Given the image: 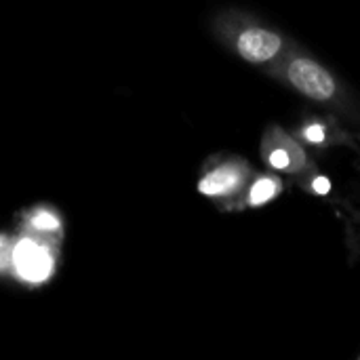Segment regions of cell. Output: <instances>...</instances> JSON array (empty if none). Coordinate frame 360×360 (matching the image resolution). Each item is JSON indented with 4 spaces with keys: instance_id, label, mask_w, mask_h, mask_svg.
<instances>
[{
    "instance_id": "1",
    "label": "cell",
    "mask_w": 360,
    "mask_h": 360,
    "mask_svg": "<svg viewBox=\"0 0 360 360\" xmlns=\"http://www.w3.org/2000/svg\"><path fill=\"white\" fill-rule=\"evenodd\" d=\"M11 270L21 283L40 287L55 274V255L40 240L21 236L11 251Z\"/></svg>"
},
{
    "instance_id": "2",
    "label": "cell",
    "mask_w": 360,
    "mask_h": 360,
    "mask_svg": "<svg viewBox=\"0 0 360 360\" xmlns=\"http://www.w3.org/2000/svg\"><path fill=\"white\" fill-rule=\"evenodd\" d=\"M249 167L243 160H228L213 167L198 181V192L209 198H226L238 194L249 181Z\"/></svg>"
},
{
    "instance_id": "3",
    "label": "cell",
    "mask_w": 360,
    "mask_h": 360,
    "mask_svg": "<svg viewBox=\"0 0 360 360\" xmlns=\"http://www.w3.org/2000/svg\"><path fill=\"white\" fill-rule=\"evenodd\" d=\"M287 76L304 95L316 101H327L335 95V82L331 74L319 63H314L312 59H306V57L293 59L289 63Z\"/></svg>"
},
{
    "instance_id": "4",
    "label": "cell",
    "mask_w": 360,
    "mask_h": 360,
    "mask_svg": "<svg viewBox=\"0 0 360 360\" xmlns=\"http://www.w3.org/2000/svg\"><path fill=\"white\" fill-rule=\"evenodd\" d=\"M264 158L276 171H302L306 167L304 150L281 129H272L264 139Z\"/></svg>"
},
{
    "instance_id": "5",
    "label": "cell",
    "mask_w": 360,
    "mask_h": 360,
    "mask_svg": "<svg viewBox=\"0 0 360 360\" xmlns=\"http://www.w3.org/2000/svg\"><path fill=\"white\" fill-rule=\"evenodd\" d=\"M281 46H283V38L262 27H249L236 40V49L240 57L251 63L270 61L281 51Z\"/></svg>"
},
{
    "instance_id": "6",
    "label": "cell",
    "mask_w": 360,
    "mask_h": 360,
    "mask_svg": "<svg viewBox=\"0 0 360 360\" xmlns=\"http://www.w3.org/2000/svg\"><path fill=\"white\" fill-rule=\"evenodd\" d=\"M283 192V181L276 175H262L257 177L251 188L247 190V205L262 207L270 200H274Z\"/></svg>"
},
{
    "instance_id": "7",
    "label": "cell",
    "mask_w": 360,
    "mask_h": 360,
    "mask_svg": "<svg viewBox=\"0 0 360 360\" xmlns=\"http://www.w3.org/2000/svg\"><path fill=\"white\" fill-rule=\"evenodd\" d=\"M30 228L34 232H42V234H53L61 230V219L57 213L49 211V209H38L30 215Z\"/></svg>"
},
{
    "instance_id": "8",
    "label": "cell",
    "mask_w": 360,
    "mask_h": 360,
    "mask_svg": "<svg viewBox=\"0 0 360 360\" xmlns=\"http://www.w3.org/2000/svg\"><path fill=\"white\" fill-rule=\"evenodd\" d=\"M302 137H304V141H308V143H312V146H321V143H325L327 133H325V127H323V124L312 122V124H306V127L302 129Z\"/></svg>"
},
{
    "instance_id": "9",
    "label": "cell",
    "mask_w": 360,
    "mask_h": 360,
    "mask_svg": "<svg viewBox=\"0 0 360 360\" xmlns=\"http://www.w3.org/2000/svg\"><path fill=\"white\" fill-rule=\"evenodd\" d=\"M11 251H13V245L8 243L6 236L0 234V272L11 268Z\"/></svg>"
},
{
    "instance_id": "10",
    "label": "cell",
    "mask_w": 360,
    "mask_h": 360,
    "mask_svg": "<svg viewBox=\"0 0 360 360\" xmlns=\"http://www.w3.org/2000/svg\"><path fill=\"white\" fill-rule=\"evenodd\" d=\"M310 188H312V192H314V194H319V196H327V194L331 192V181H329L325 175H316V177L312 179Z\"/></svg>"
}]
</instances>
